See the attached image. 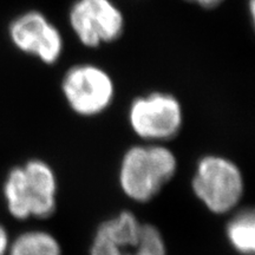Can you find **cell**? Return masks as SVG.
<instances>
[{"instance_id":"cell-2","label":"cell","mask_w":255,"mask_h":255,"mask_svg":"<svg viewBox=\"0 0 255 255\" xmlns=\"http://www.w3.org/2000/svg\"><path fill=\"white\" fill-rule=\"evenodd\" d=\"M177 167L176 155L162 143L132 145L120 162V188L133 202H150L175 177Z\"/></svg>"},{"instance_id":"cell-7","label":"cell","mask_w":255,"mask_h":255,"mask_svg":"<svg viewBox=\"0 0 255 255\" xmlns=\"http://www.w3.org/2000/svg\"><path fill=\"white\" fill-rule=\"evenodd\" d=\"M68 18L72 33L87 49L116 43L126 31L123 11L113 0H75Z\"/></svg>"},{"instance_id":"cell-3","label":"cell","mask_w":255,"mask_h":255,"mask_svg":"<svg viewBox=\"0 0 255 255\" xmlns=\"http://www.w3.org/2000/svg\"><path fill=\"white\" fill-rule=\"evenodd\" d=\"M90 255H167V245L157 227L123 210L98 226Z\"/></svg>"},{"instance_id":"cell-9","label":"cell","mask_w":255,"mask_h":255,"mask_svg":"<svg viewBox=\"0 0 255 255\" xmlns=\"http://www.w3.org/2000/svg\"><path fill=\"white\" fill-rule=\"evenodd\" d=\"M226 237L235 253L254 255L255 215L253 209H241L235 213L226 226Z\"/></svg>"},{"instance_id":"cell-12","label":"cell","mask_w":255,"mask_h":255,"mask_svg":"<svg viewBox=\"0 0 255 255\" xmlns=\"http://www.w3.org/2000/svg\"><path fill=\"white\" fill-rule=\"evenodd\" d=\"M188 4L199 6L203 9H215L221 6L226 0H182Z\"/></svg>"},{"instance_id":"cell-6","label":"cell","mask_w":255,"mask_h":255,"mask_svg":"<svg viewBox=\"0 0 255 255\" xmlns=\"http://www.w3.org/2000/svg\"><path fill=\"white\" fill-rule=\"evenodd\" d=\"M60 90L72 113L85 119L104 114L116 97L113 76L94 63L70 66L63 75Z\"/></svg>"},{"instance_id":"cell-10","label":"cell","mask_w":255,"mask_h":255,"mask_svg":"<svg viewBox=\"0 0 255 255\" xmlns=\"http://www.w3.org/2000/svg\"><path fill=\"white\" fill-rule=\"evenodd\" d=\"M7 252L8 255H63L62 246L55 235L41 229L19 234Z\"/></svg>"},{"instance_id":"cell-13","label":"cell","mask_w":255,"mask_h":255,"mask_svg":"<svg viewBox=\"0 0 255 255\" xmlns=\"http://www.w3.org/2000/svg\"><path fill=\"white\" fill-rule=\"evenodd\" d=\"M9 247V241H8V234L6 232L5 227L2 225H0V255H6Z\"/></svg>"},{"instance_id":"cell-5","label":"cell","mask_w":255,"mask_h":255,"mask_svg":"<svg viewBox=\"0 0 255 255\" xmlns=\"http://www.w3.org/2000/svg\"><path fill=\"white\" fill-rule=\"evenodd\" d=\"M183 121L182 104L170 92L150 91L137 96L128 109V122L132 132L146 143L173 139L182 129Z\"/></svg>"},{"instance_id":"cell-14","label":"cell","mask_w":255,"mask_h":255,"mask_svg":"<svg viewBox=\"0 0 255 255\" xmlns=\"http://www.w3.org/2000/svg\"><path fill=\"white\" fill-rule=\"evenodd\" d=\"M250 13H251V20L253 21L254 20V9H255V0H250Z\"/></svg>"},{"instance_id":"cell-1","label":"cell","mask_w":255,"mask_h":255,"mask_svg":"<svg viewBox=\"0 0 255 255\" xmlns=\"http://www.w3.org/2000/svg\"><path fill=\"white\" fill-rule=\"evenodd\" d=\"M2 193L14 219H47L57 209L58 180L47 162L32 158L8 171Z\"/></svg>"},{"instance_id":"cell-8","label":"cell","mask_w":255,"mask_h":255,"mask_svg":"<svg viewBox=\"0 0 255 255\" xmlns=\"http://www.w3.org/2000/svg\"><path fill=\"white\" fill-rule=\"evenodd\" d=\"M52 23L39 9H27L9 21L8 39L23 55L34 57Z\"/></svg>"},{"instance_id":"cell-4","label":"cell","mask_w":255,"mask_h":255,"mask_svg":"<svg viewBox=\"0 0 255 255\" xmlns=\"http://www.w3.org/2000/svg\"><path fill=\"white\" fill-rule=\"evenodd\" d=\"M191 190L215 215L232 213L245 194V178L239 165L221 155H206L196 163Z\"/></svg>"},{"instance_id":"cell-11","label":"cell","mask_w":255,"mask_h":255,"mask_svg":"<svg viewBox=\"0 0 255 255\" xmlns=\"http://www.w3.org/2000/svg\"><path fill=\"white\" fill-rule=\"evenodd\" d=\"M64 52V38L62 32L52 23L45 38L41 41L40 46L34 56L41 64L52 66L62 58Z\"/></svg>"}]
</instances>
